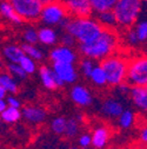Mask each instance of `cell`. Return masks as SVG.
<instances>
[{"mask_svg": "<svg viewBox=\"0 0 147 149\" xmlns=\"http://www.w3.org/2000/svg\"><path fill=\"white\" fill-rule=\"evenodd\" d=\"M119 34L115 30L104 29L101 34L94 40L79 44L78 50L80 54H82V57L102 62L109 56L115 53L119 47Z\"/></svg>", "mask_w": 147, "mask_h": 149, "instance_id": "cell-1", "label": "cell"}, {"mask_svg": "<svg viewBox=\"0 0 147 149\" xmlns=\"http://www.w3.org/2000/svg\"><path fill=\"white\" fill-rule=\"evenodd\" d=\"M60 27L63 29V31H66L74 37L78 42V45L94 40L104 31V27L97 20V18L93 17H68Z\"/></svg>", "mask_w": 147, "mask_h": 149, "instance_id": "cell-2", "label": "cell"}, {"mask_svg": "<svg viewBox=\"0 0 147 149\" xmlns=\"http://www.w3.org/2000/svg\"><path fill=\"white\" fill-rule=\"evenodd\" d=\"M100 65L106 72L108 85L119 86L122 83L127 82L128 66H130V59L125 58L124 56L114 53L109 56L108 58L100 62Z\"/></svg>", "mask_w": 147, "mask_h": 149, "instance_id": "cell-3", "label": "cell"}, {"mask_svg": "<svg viewBox=\"0 0 147 149\" xmlns=\"http://www.w3.org/2000/svg\"><path fill=\"white\" fill-rule=\"evenodd\" d=\"M142 11L141 0H118V3L113 10L118 27L124 30L132 29L138 22Z\"/></svg>", "mask_w": 147, "mask_h": 149, "instance_id": "cell-4", "label": "cell"}, {"mask_svg": "<svg viewBox=\"0 0 147 149\" xmlns=\"http://www.w3.org/2000/svg\"><path fill=\"white\" fill-rule=\"evenodd\" d=\"M69 17L65 4L61 0H57L44 6L40 15V23L44 26H61Z\"/></svg>", "mask_w": 147, "mask_h": 149, "instance_id": "cell-5", "label": "cell"}, {"mask_svg": "<svg viewBox=\"0 0 147 149\" xmlns=\"http://www.w3.org/2000/svg\"><path fill=\"white\" fill-rule=\"evenodd\" d=\"M10 3L20 15L23 22L34 23L40 20L44 5L40 0H10Z\"/></svg>", "mask_w": 147, "mask_h": 149, "instance_id": "cell-6", "label": "cell"}, {"mask_svg": "<svg viewBox=\"0 0 147 149\" xmlns=\"http://www.w3.org/2000/svg\"><path fill=\"white\" fill-rule=\"evenodd\" d=\"M127 83L131 86H147V56L130 59Z\"/></svg>", "mask_w": 147, "mask_h": 149, "instance_id": "cell-7", "label": "cell"}, {"mask_svg": "<svg viewBox=\"0 0 147 149\" xmlns=\"http://www.w3.org/2000/svg\"><path fill=\"white\" fill-rule=\"evenodd\" d=\"M49 61L52 64L54 63H69V64H76L78 61V53L73 47L58 45L54 46L49 51Z\"/></svg>", "mask_w": 147, "mask_h": 149, "instance_id": "cell-8", "label": "cell"}, {"mask_svg": "<svg viewBox=\"0 0 147 149\" xmlns=\"http://www.w3.org/2000/svg\"><path fill=\"white\" fill-rule=\"evenodd\" d=\"M65 4L69 17L73 18H85L93 14V8L89 0H61Z\"/></svg>", "mask_w": 147, "mask_h": 149, "instance_id": "cell-9", "label": "cell"}, {"mask_svg": "<svg viewBox=\"0 0 147 149\" xmlns=\"http://www.w3.org/2000/svg\"><path fill=\"white\" fill-rule=\"evenodd\" d=\"M52 68L63 85L73 84L78 79V70L76 68V64L54 63V64H52Z\"/></svg>", "mask_w": 147, "mask_h": 149, "instance_id": "cell-10", "label": "cell"}, {"mask_svg": "<svg viewBox=\"0 0 147 149\" xmlns=\"http://www.w3.org/2000/svg\"><path fill=\"white\" fill-rule=\"evenodd\" d=\"M124 110L125 109H124V105L121 104V102L113 97L106 98L101 103V107H100V113L106 118H111V120H114V118L118 120Z\"/></svg>", "mask_w": 147, "mask_h": 149, "instance_id": "cell-11", "label": "cell"}, {"mask_svg": "<svg viewBox=\"0 0 147 149\" xmlns=\"http://www.w3.org/2000/svg\"><path fill=\"white\" fill-rule=\"evenodd\" d=\"M39 77L41 81V84L48 89V90H56L60 86H64L61 84V82L59 81V78L57 77L56 72H54L53 68H49L47 65H41L38 70Z\"/></svg>", "mask_w": 147, "mask_h": 149, "instance_id": "cell-12", "label": "cell"}, {"mask_svg": "<svg viewBox=\"0 0 147 149\" xmlns=\"http://www.w3.org/2000/svg\"><path fill=\"white\" fill-rule=\"evenodd\" d=\"M72 102L79 107H88L93 102L89 90L84 85H74L69 91Z\"/></svg>", "mask_w": 147, "mask_h": 149, "instance_id": "cell-13", "label": "cell"}, {"mask_svg": "<svg viewBox=\"0 0 147 149\" xmlns=\"http://www.w3.org/2000/svg\"><path fill=\"white\" fill-rule=\"evenodd\" d=\"M23 117L27 123L40 124L46 120L47 114L46 110L39 105H26L23 109Z\"/></svg>", "mask_w": 147, "mask_h": 149, "instance_id": "cell-14", "label": "cell"}, {"mask_svg": "<svg viewBox=\"0 0 147 149\" xmlns=\"http://www.w3.org/2000/svg\"><path fill=\"white\" fill-rule=\"evenodd\" d=\"M130 96L135 108L147 114V86H132Z\"/></svg>", "mask_w": 147, "mask_h": 149, "instance_id": "cell-15", "label": "cell"}, {"mask_svg": "<svg viewBox=\"0 0 147 149\" xmlns=\"http://www.w3.org/2000/svg\"><path fill=\"white\" fill-rule=\"evenodd\" d=\"M24 56H25V52H24L21 45L6 44L3 49V57L7 63L19 64Z\"/></svg>", "mask_w": 147, "mask_h": 149, "instance_id": "cell-16", "label": "cell"}, {"mask_svg": "<svg viewBox=\"0 0 147 149\" xmlns=\"http://www.w3.org/2000/svg\"><path fill=\"white\" fill-rule=\"evenodd\" d=\"M109 129L105 125H98L92 132V146L95 149H104L109 141Z\"/></svg>", "mask_w": 147, "mask_h": 149, "instance_id": "cell-17", "label": "cell"}, {"mask_svg": "<svg viewBox=\"0 0 147 149\" xmlns=\"http://www.w3.org/2000/svg\"><path fill=\"white\" fill-rule=\"evenodd\" d=\"M60 40L58 31L51 26H43L39 29V43L44 46H54Z\"/></svg>", "mask_w": 147, "mask_h": 149, "instance_id": "cell-18", "label": "cell"}, {"mask_svg": "<svg viewBox=\"0 0 147 149\" xmlns=\"http://www.w3.org/2000/svg\"><path fill=\"white\" fill-rule=\"evenodd\" d=\"M0 13H1L5 20H7L13 25H21L24 23L20 15L16 13V11L14 10V7L10 1H1V4H0Z\"/></svg>", "mask_w": 147, "mask_h": 149, "instance_id": "cell-19", "label": "cell"}, {"mask_svg": "<svg viewBox=\"0 0 147 149\" xmlns=\"http://www.w3.org/2000/svg\"><path fill=\"white\" fill-rule=\"evenodd\" d=\"M0 86L4 88L8 95H15L18 91H19V83L18 79H15L13 76L8 72H3L0 74Z\"/></svg>", "mask_w": 147, "mask_h": 149, "instance_id": "cell-20", "label": "cell"}, {"mask_svg": "<svg viewBox=\"0 0 147 149\" xmlns=\"http://www.w3.org/2000/svg\"><path fill=\"white\" fill-rule=\"evenodd\" d=\"M97 20L100 23V25L104 29L107 30H115L118 27L117 17L113 11H106L97 14Z\"/></svg>", "mask_w": 147, "mask_h": 149, "instance_id": "cell-21", "label": "cell"}, {"mask_svg": "<svg viewBox=\"0 0 147 149\" xmlns=\"http://www.w3.org/2000/svg\"><path fill=\"white\" fill-rule=\"evenodd\" d=\"M0 117H1L3 122L7 124H14L23 117V110H20L19 108L7 107L4 111L0 113Z\"/></svg>", "mask_w": 147, "mask_h": 149, "instance_id": "cell-22", "label": "cell"}, {"mask_svg": "<svg viewBox=\"0 0 147 149\" xmlns=\"http://www.w3.org/2000/svg\"><path fill=\"white\" fill-rule=\"evenodd\" d=\"M89 3L93 8V12L95 14H99L106 11H113L118 0H89Z\"/></svg>", "mask_w": 147, "mask_h": 149, "instance_id": "cell-23", "label": "cell"}, {"mask_svg": "<svg viewBox=\"0 0 147 149\" xmlns=\"http://www.w3.org/2000/svg\"><path fill=\"white\" fill-rule=\"evenodd\" d=\"M89 81H91L92 83H93L95 86H99V88L105 86V85H107V84H108L106 72H105V70L102 69V66H101L100 64L95 65V68H94L93 72H92L91 77H89Z\"/></svg>", "mask_w": 147, "mask_h": 149, "instance_id": "cell-24", "label": "cell"}, {"mask_svg": "<svg viewBox=\"0 0 147 149\" xmlns=\"http://www.w3.org/2000/svg\"><path fill=\"white\" fill-rule=\"evenodd\" d=\"M118 125L122 129H128L131 128L134 122H135V115L131 109H125L122 111V114L119 116V118L117 120Z\"/></svg>", "mask_w": 147, "mask_h": 149, "instance_id": "cell-25", "label": "cell"}, {"mask_svg": "<svg viewBox=\"0 0 147 149\" xmlns=\"http://www.w3.org/2000/svg\"><path fill=\"white\" fill-rule=\"evenodd\" d=\"M21 37H23L24 43L36 45L39 43V30H36L33 26H27L24 29Z\"/></svg>", "mask_w": 147, "mask_h": 149, "instance_id": "cell-26", "label": "cell"}, {"mask_svg": "<svg viewBox=\"0 0 147 149\" xmlns=\"http://www.w3.org/2000/svg\"><path fill=\"white\" fill-rule=\"evenodd\" d=\"M21 46H23V50H24L25 54L28 56V57H31L32 59L39 62V61H41L44 58V52L38 45H32V44L23 43Z\"/></svg>", "mask_w": 147, "mask_h": 149, "instance_id": "cell-27", "label": "cell"}, {"mask_svg": "<svg viewBox=\"0 0 147 149\" xmlns=\"http://www.w3.org/2000/svg\"><path fill=\"white\" fill-rule=\"evenodd\" d=\"M6 72H8L11 76H13L18 81H24L28 76L20 64H14V63H8L6 65Z\"/></svg>", "mask_w": 147, "mask_h": 149, "instance_id": "cell-28", "label": "cell"}, {"mask_svg": "<svg viewBox=\"0 0 147 149\" xmlns=\"http://www.w3.org/2000/svg\"><path fill=\"white\" fill-rule=\"evenodd\" d=\"M80 124H81V122L77 117L67 118V127H66L65 136L68 137V139L76 137L80 132Z\"/></svg>", "mask_w": 147, "mask_h": 149, "instance_id": "cell-29", "label": "cell"}, {"mask_svg": "<svg viewBox=\"0 0 147 149\" xmlns=\"http://www.w3.org/2000/svg\"><path fill=\"white\" fill-rule=\"evenodd\" d=\"M66 127H67V118H65L63 116L54 117L51 121V129H52V132L57 135H65Z\"/></svg>", "mask_w": 147, "mask_h": 149, "instance_id": "cell-30", "label": "cell"}, {"mask_svg": "<svg viewBox=\"0 0 147 149\" xmlns=\"http://www.w3.org/2000/svg\"><path fill=\"white\" fill-rule=\"evenodd\" d=\"M95 65H97V64L94 63L93 59H89V58L84 57V58L80 61V63H79V69H80V72L84 74V76L89 79V77H91L92 72H93Z\"/></svg>", "mask_w": 147, "mask_h": 149, "instance_id": "cell-31", "label": "cell"}, {"mask_svg": "<svg viewBox=\"0 0 147 149\" xmlns=\"http://www.w3.org/2000/svg\"><path fill=\"white\" fill-rule=\"evenodd\" d=\"M133 27H134V30L137 32V36L139 38L140 44L147 43V19L139 20Z\"/></svg>", "mask_w": 147, "mask_h": 149, "instance_id": "cell-32", "label": "cell"}, {"mask_svg": "<svg viewBox=\"0 0 147 149\" xmlns=\"http://www.w3.org/2000/svg\"><path fill=\"white\" fill-rule=\"evenodd\" d=\"M19 64L26 71L27 74H33V73L36 72V70H38V66H36V61L32 59L31 57H28V56H26V54L23 57V59L20 61Z\"/></svg>", "mask_w": 147, "mask_h": 149, "instance_id": "cell-33", "label": "cell"}, {"mask_svg": "<svg viewBox=\"0 0 147 149\" xmlns=\"http://www.w3.org/2000/svg\"><path fill=\"white\" fill-rule=\"evenodd\" d=\"M124 40L126 43V45L128 46H138L140 44L139 38L137 36V32L134 30V27L125 30V34H124Z\"/></svg>", "mask_w": 147, "mask_h": 149, "instance_id": "cell-34", "label": "cell"}, {"mask_svg": "<svg viewBox=\"0 0 147 149\" xmlns=\"http://www.w3.org/2000/svg\"><path fill=\"white\" fill-rule=\"evenodd\" d=\"M60 45H64V46H68V47H73L74 45H77V39L73 37L71 33L66 32V31H63V33L60 34Z\"/></svg>", "mask_w": 147, "mask_h": 149, "instance_id": "cell-35", "label": "cell"}, {"mask_svg": "<svg viewBox=\"0 0 147 149\" xmlns=\"http://www.w3.org/2000/svg\"><path fill=\"white\" fill-rule=\"evenodd\" d=\"M78 143H79V147L81 149H87L92 146V135L91 134H87V133H82L79 135V139H78Z\"/></svg>", "mask_w": 147, "mask_h": 149, "instance_id": "cell-36", "label": "cell"}, {"mask_svg": "<svg viewBox=\"0 0 147 149\" xmlns=\"http://www.w3.org/2000/svg\"><path fill=\"white\" fill-rule=\"evenodd\" d=\"M6 102H7L8 107L19 108V109H20V107H21V102L18 100L16 96H14V95H8V96L6 97Z\"/></svg>", "mask_w": 147, "mask_h": 149, "instance_id": "cell-37", "label": "cell"}, {"mask_svg": "<svg viewBox=\"0 0 147 149\" xmlns=\"http://www.w3.org/2000/svg\"><path fill=\"white\" fill-rule=\"evenodd\" d=\"M140 139H141V141H142L144 143H146V144H147V127H145V128H142V129H141Z\"/></svg>", "mask_w": 147, "mask_h": 149, "instance_id": "cell-38", "label": "cell"}, {"mask_svg": "<svg viewBox=\"0 0 147 149\" xmlns=\"http://www.w3.org/2000/svg\"><path fill=\"white\" fill-rule=\"evenodd\" d=\"M7 107H8V104H7L6 100H0V113H1V111H4Z\"/></svg>", "mask_w": 147, "mask_h": 149, "instance_id": "cell-39", "label": "cell"}, {"mask_svg": "<svg viewBox=\"0 0 147 149\" xmlns=\"http://www.w3.org/2000/svg\"><path fill=\"white\" fill-rule=\"evenodd\" d=\"M40 1H41V4L45 6V5L51 4V3H53V1H57V0H40Z\"/></svg>", "mask_w": 147, "mask_h": 149, "instance_id": "cell-40", "label": "cell"}, {"mask_svg": "<svg viewBox=\"0 0 147 149\" xmlns=\"http://www.w3.org/2000/svg\"><path fill=\"white\" fill-rule=\"evenodd\" d=\"M141 3L142 4H147V0H141Z\"/></svg>", "mask_w": 147, "mask_h": 149, "instance_id": "cell-41", "label": "cell"}, {"mask_svg": "<svg viewBox=\"0 0 147 149\" xmlns=\"http://www.w3.org/2000/svg\"><path fill=\"white\" fill-rule=\"evenodd\" d=\"M69 149H80V148H77V147H72V148H69Z\"/></svg>", "mask_w": 147, "mask_h": 149, "instance_id": "cell-42", "label": "cell"}, {"mask_svg": "<svg viewBox=\"0 0 147 149\" xmlns=\"http://www.w3.org/2000/svg\"><path fill=\"white\" fill-rule=\"evenodd\" d=\"M1 1H10V0H1Z\"/></svg>", "mask_w": 147, "mask_h": 149, "instance_id": "cell-43", "label": "cell"}]
</instances>
